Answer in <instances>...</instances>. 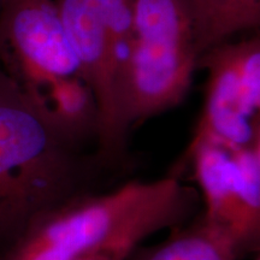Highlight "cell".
<instances>
[{
    "instance_id": "6da1fadb",
    "label": "cell",
    "mask_w": 260,
    "mask_h": 260,
    "mask_svg": "<svg viewBox=\"0 0 260 260\" xmlns=\"http://www.w3.org/2000/svg\"><path fill=\"white\" fill-rule=\"evenodd\" d=\"M79 147L0 68V256L45 214L95 191L106 168Z\"/></svg>"
},
{
    "instance_id": "7a4b0ae2",
    "label": "cell",
    "mask_w": 260,
    "mask_h": 260,
    "mask_svg": "<svg viewBox=\"0 0 260 260\" xmlns=\"http://www.w3.org/2000/svg\"><path fill=\"white\" fill-rule=\"evenodd\" d=\"M200 194L177 177L130 181L109 193L74 198L34 223L0 260H80L109 249H134L162 229L199 213Z\"/></svg>"
},
{
    "instance_id": "3957f363",
    "label": "cell",
    "mask_w": 260,
    "mask_h": 260,
    "mask_svg": "<svg viewBox=\"0 0 260 260\" xmlns=\"http://www.w3.org/2000/svg\"><path fill=\"white\" fill-rule=\"evenodd\" d=\"M198 59L188 0H135L119 81V116L126 132L183 102Z\"/></svg>"
},
{
    "instance_id": "277c9868",
    "label": "cell",
    "mask_w": 260,
    "mask_h": 260,
    "mask_svg": "<svg viewBox=\"0 0 260 260\" xmlns=\"http://www.w3.org/2000/svg\"><path fill=\"white\" fill-rule=\"evenodd\" d=\"M84 82L99 110L95 155L112 169L126 154L119 116V81L133 30L135 0H54Z\"/></svg>"
},
{
    "instance_id": "5b68a950",
    "label": "cell",
    "mask_w": 260,
    "mask_h": 260,
    "mask_svg": "<svg viewBox=\"0 0 260 260\" xmlns=\"http://www.w3.org/2000/svg\"><path fill=\"white\" fill-rule=\"evenodd\" d=\"M191 169L200 189L205 218L245 246L249 254L260 243V141L230 147L214 141L188 146L171 169L182 180Z\"/></svg>"
},
{
    "instance_id": "8992f818",
    "label": "cell",
    "mask_w": 260,
    "mask_h": 260,
    "mask_svg": "<svg viewBox=\"0 0 260 260\" xmlns=\"http://www.w3.org/2000/svg\"><path fill=\"white\" fill-rule=\"evenodd\" d=\"M198 67L209 70L204 110L189 146L214 141L242 147L260 141V40L217 45Z\"/></svg>"
},
{
    "instance_id": "52a82bcc",
    "label": "cell",
    "mask_w": 260,
    "mask_h": 260,
    "mask_svg": "<svg viewBox=\"0 0 260 260\" xmlns=\"http://www.w3.org/2000/svg\"><path fill=\"white\" fill-rule=\"evenodd\" d=\"M0 68L23 89L82 77L54 0H5L0 10Z\"/></svg>"
},
{
    "instance_id": "ba28073f",
    "label": "cell",
    "mask_w": 260,
    "mask_h": 260,
    "mask_svg": "<svg viewBox=\"0 0 260 260\" xmlns=\"http://www.w3.org/2000/svg\"><path fill=\"white\" fill-rule=\"evenodd\" d=\"M170 232L158 245L138 246L126 260H241L249 255L239 240L207 220L201 211Z\"/></svg>"
},
{
    "instance_id": "9c48e42d",
    "label": "cell",
    "mask_w": 260,
    "mask_h": 260,
    "mask_svg": "<svg viewBox=\"0 0 260 260\" xmlns=\"http://www.w3.org/2000/svg\"><path fill=\"white\" fill-rule=\"evenodd\" d=\"M46 111L75 145L90 136L98 139L99 110L92 90L81 76L58 80L39 89H24Z\"/></svg>"
},
{
    "instance_id": "30bf717a",
    "label": "cell",
    "mask_w": 260,
    "mask_h": 260,
    "mask_svg": "<svg viewBox=\"0 0 260 260\" xmlns=\"http://www.w3.org/2000/svg\"><path fill=\"white\" fill-rule=\"evenodd\" d=\"M198 56L260 23V0H188Z\"/></svg>"
},
{
    "instance_id": "8fae6325",
    "label": "cell",
    "mask_w": 260,
    "mask_h": 260,
    "mask_svg": "<svg viewBox=\"0 0 260 260\" xmlns=\"http://www.w3.org/2000/svg\"><path fill=\"white\" fill-rule=\"evenodd\" d=\"M134 251V249H133ZM132 249L118 248V249H109V251H103L94 253L92 255L86 256L80 260H126L130 253L133 252Z\"/></svg>"
},
{
    "instance_id": "7c38bea8",
    "label": "cell",
    "mask_w": 260,
    "mask_h": 260,
    "mask_svg": "<svg viewBox=\"0 0 260 260\" xmlns=\"http://www.w3.org/2000/svg\"><path fill=\"white\" fill-rule=\"evenodd\" d=\"M4 3H5V0H0V10H2L3 5H4Z\"/></svg>"
},
{
    "instance_id": "4fadbf2b",
    "label": "cell",
    "mask_w": 260,
    "mask_h": 260,
    "mask_svg": "<svg viewBox=\"0 0 260 260\" xmlns=\"http://www.w3.org/2000/svg\"><path fill=\"white\" fill-rule=\"evenodd\" d=\"M255 260H260V259H259V255H256V258H255Z\"/></svg>"
}]
</instances>
